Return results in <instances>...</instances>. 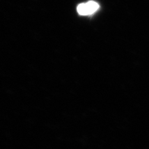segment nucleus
<instances>
[{
  "label": "nucleus",
  "instance_id": "f257e3e1",
  "mask_svg": "<svg viewBox=\"0 0 149 149\" xmlns=\"http://www.w3.org/2000/svg\"><path fill=\"white\" fill-rule=\"evenodd\" d=\"M99 5L94 1H89L79 5L77 7V12L81 15H90L99 9Z\"/></svg>",
  "mask_w": 149,
  "mask_h": 149
}]
</instances>
